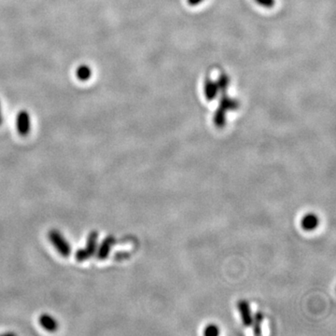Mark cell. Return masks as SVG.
Wrapping results in <instances>:
<instances>
[{
  "mask_svg": "<svg viewBox=\"0 0 336 336\" xmlns=\"http://www.w3.org/2000/svg\"><path fill=\"white\" fill-rule=\"evenodd\" d=\"M264 322V315L260 312L255 314L254 318H252V323L251 325L253 326V333L256 336H260L262 334V323Z\"/></svg>",
  "mask_w": 336,
  "mask_h": 336,
  "instance_id": "9c48e42d",
  "label": "cell"
},
{
  "mask_svg": "<svg viewBox=\"0 0 336 336\" xmlns=\"http://www.w3.org/2000/svg\"><path fill=\"white\" fill-rule=\"evenodd\" d=\"M115 242H116V239L113 236H107V238L103 241V243L101 244L100 248L97 251V254H96L97 258L99 260L107 259Z\"/></svg>",
  "mask_w": 336,
  "mask_h": 336,
  "instance_id": "5b68a950",
  "label": "cell"
},
{
  "mask_svg": "<svg viewBox=\"0 0 336 336\" xmlns=\"http://www.w3.org/2000/svg\"><path fill=\"white\" fill-rule=\"evenodd\" d=\"M3 122V113H2V106H1V101H0V125Z\"/></svg>",
  "mask_w": 336,
  "mask_h": 336,
  "instance_id": "8fae6325",
  "label": "cell"
},
{
  "mask_svg": "<svg viewBox=\"0 0 336 336\" xmlns=\"http://www.w3.org/2000/svg\"><path fill=\"white\" fill-rule=\"evenodd\" d=\"M220 333L219 327L216 326L214 324H210L206 327V329L204 331V335L205 336H218Z\"/></svg>",
  "mask_w": 336,
  "mask_h": 336,
  "instance_id": "30bf717a",
  "label": "cell"
},
{
  "mask_svg": "<svg viewBox=\"0 0 336 336\" xmlns=\"http://www.w3.org/2000/svg\"><path fill=\"white\" fill-rule=\"evenodd\" d=\"M39 323L43 328L48 332H55L57 330V322L51 316L47 314L41 316L39 318Z\"/></svg>",
  "mask_w": 336,
  "mask_h": 336,
  "instance_id": "52a82bcc",
  "label": "cell"
},
{
  "mask_svg": "<svg viewBox=\"0 0 336 336\" xmlns=\"http://www.w3.org/2000/svg\"><path fill=\"white\" fill-rule=\"evenodd\" d=\"M237 308L241 314L242 322L245 326H251L252 323V316H251L250 304L247 301H239L237 303Z\"/></svg>",
  "mask_w": 336,
  "mask_h": 336,
  "instance_id": "277c9868",
  "label": "cell"
},
{
  "mask_svg": "<svg viewBox=\"0 0 336 336\" xmlns=\"http://www.w3.org/2000/svg\"><path fill=\"white\" fill-rule=\"evenodd\" d=\"M319 222L320 221L317 215L314 213H309L303 218L301 225H302V228L305 231L310 232V231L315 230L319 226Z\"/></svg>",
  "mask_w": 336,
  "mask_h": 336,
  "instance_id": "8992f818",
  "label": "cell"
},
{
  "mask_svg": "<svg viewBox=\"0 0 336 336\" xmlns=\"http://www.w3.org/2000/svg\"><path fill=\"white\" fill-rule=\"evenodd\" d=\"M93 71L88 64H80L76 69V77L80 81H87L92 78Z\"/></svg>",
  "mask_w": 336,
  "mask_h": 336,
  "instance_id": "ba28073f",
  "label": "cell"
},
{
  "mask_svg": "<svg viewBox=\"0 0 336 336\" xmlns=\"http://www.w3.org/2000/svg\"><path fill=\"white\" fill-rule=\"evenodd\" d=\"M16 127L22 136H27L31 131V116L26 110H21L16 118Z\"/></svg>",
  "mask_w": 336,
  "mask_h": 336,
  "instance_id": "3957f363",
  "label": "cell"
},
{
  "mask_svg": "<svg viewBox=\"0 0 336 336\" xmlns=\"http://www.w3.org/2000/svg\"><path fill=\"white\" fill-rule=\"evenodd\" d=\"M97 239H98V234L96 232H92L88 236L85 249L77 251L76 253L77 261L83 262L93 256L97 250Z\"/></svg>",
  "mask_w": 336,
  "mask_h": 336,
  "instance_id": "6da1fadb",
  "label": "cell"
},
{
  "mask_svg": "<svg viewBox=\"0 0 336 336\" xmlns=\"http://www.w3.org/2000/svg\"><path fill=\"white\" fill-rule=\"evenodd\" d=\"M49 238L51 244H53L56 251L63 256L68 257L71 252V248L69 243L64 239V236H62L56 230H51L49 234Z\"/></svg>",
  "mask_w": 336,
  "mask_h": 336,
  "instance_id": "7a4b0ae2",
  "label": "cell"
}]
</instances>
